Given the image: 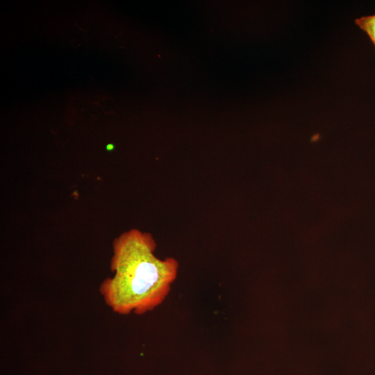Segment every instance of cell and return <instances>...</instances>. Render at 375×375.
I'll use <instances>...</instances> for the list:
<instances>
[{
	"mask_svg": "<svg viewBox=\"0 0 375 375\" xmlns=\"http://www.w3.org/2000/svg\"><path fill=\"white\" fill-rule=\"evenodd\" d=\"M156 242L147 233L133 229L113 242L112 278L101 285L106 304L119 314H142L160 305L176 278L178 264L172 258L156 257Z\"/></svg>",
	"mask_w": 375,
	"mask_h": 375,
	"instance_id": "obj_1",
	"label": "cell"
},
{
	"mask_svg": "<svg viewBox=\"0 0 375 375\" xmlns=\"http://www.w3.org/2000/svg\"><path fill=\"white\" fill-rule=\"evenodd\" d=\"M355 24L366 33L375 46V14L356 18Z\"/></svg>",
	"mask_w": 375,
	"mask_h": 375,
	"instance_id": "obj_2",
	"label": "cell"
}]
</instances>
